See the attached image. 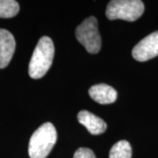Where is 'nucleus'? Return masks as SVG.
<instances>
[{"mask_svg": "<svg viewBox=\"0 0 158 158\" xmlns=\"http://www.w3.org/2000/svg\"><path fill=\"white\" fill-rule=\"evenodd\" d=\"M57 141V133L55 126L46 122L32 135L28 145L30 158H46Z\"/></svg>", "mask_w": 158, "mask_h": 158, "instance_id": "2", "label": "nucleus"}, {"mask_svg": "<svg viewBox=\"0 0 158 158\" xmlns=\"http://www.w3.org/2000/svg\"><path fill=\"white\" fill-rule=\"evenodd\" d=\"M55 56V47L52 40L43 36L39 40L29 62V76L34 79L41 78L50 69Z\"/></svg>", "mask_w": 158, "mask_h": 158, "instance_id": "1", "label": "nucleus"}, {"mask_svg": "<svg viewBox=\"0 0 158 158\" xmlns=\"http://www.w3.org/2000/svg\"><path fill=\"white\" fill-rule=\"evenodd\" d=\"M79 123L85 126L93 135H101L106 130V123L101 118L94 115L88 111H81L77 114Z\"/></svg>", "mask_w": 158, "mask_h": 158, "instance_id": "7", "label": "nucleus"}, {"mask_svg": "<svg viewBox=\"0 0 158 158\" xmlns=\"http://www.w3.org/2000/svg\"><path fill=\"white\" fill-rule=\"evenodd\" d=\"M144 5L140 0H113L109 2L106 15L108 19L135 21L143 14Z\"/></svg>", "mask_w": 158, "mask_h": 158, "instance_id": "3", "label": "nucleus"}, {"mask_svg": "<svg viewBox=\"0 0 158 158\" xmlns=\"http://www.w3.org/2000/svg\"><path fill=\"white\" fill-rule=\"evenodd\" d=\"M89 94L94 101L102 105L112 104L115 102L118 97L116 90L106 84H98L91 86L89 90Z\"/></svg>", "mask_w": 158, "mask_h": 158, "instance_id": "8", "label": "nucleus"}, {"mask_svg": "<svg viewBox=\"0 0 158 158\" xmlns=\"http://www.w3.org/2000/svg\"><path fill=\"white\" fill-rule=\"evenodd\" d=\"M132 148L127 141H119L113 145L109 154V158H131Z\"/></svg>", "mask_w": 158, "mask_h": 158, "instance_id": "9", "label": "nucleus"}, {"mask_svg": "<svg viewBox=\"0 0 158 158\" xmlns=\"http://www.w3.org/2000/svg\"><path fill=\"white\" fill-rule=\"evenodd\" d=\"M76 37L90 54H96L101 48V37L95 17L87 18L76 29Z\"/></svg>", "mask_w": 158, "mask_h": 158, "instance_id": "4", "label": "nucleus"}, {"mask_svg": "<svg viewBox=\"0 0 158 158\" xmlns=\"http://www.w3.org/2000/svg\"><path fill=\"white\" fill-rule=\"evenodd\" d=\"M132 56L138 62H146L158 56V31H156L137 43Z\"/></svg>", "mask_w": 158, "mask_h": 158, "instance_id": "5", "label": "nucleus"}, {"mask_svg": "<svg viewBox=\"0 0 158 158\" xmlns=\"http://www.w3.org/2000/svg\"><path fill=\"white\" fill-rule=\"evenodd\" d=\"M19 11V5L15 0H0V18L9 19L16 16Z\"/></svg>", "mask_w": 158, "mask_h": 158, "instance_id": "10", "label": "nucleus"}, {"mask_svg": "<svg viewBox=\"0 0 158 158\" xmlns=\"http://www.w3.org/2000/svg\"><path fill=\"white\" fill-rule=\"evenodd\" d=\"M16 42L13 35L6 29H0V69L7 67L13 56Z\"/></svg>", "mask_w": 158, "mask_h": 158, "instance_id": "6", "label": "nucleus"}, {"mask_svg": "<svg viewBox=\"0 0 158 158\" xmlns=\"http://www.w3.org/2000/svg\"><path fill=\"white\" fill-rule=\"evenodd\" d=\"M73 158H96V156L90 148H80L75 152Z\"/></svg>", "mask_w": 158, "mask_h": 158, "instance_id": "11", "label": "nucleus"}]
</instances>
